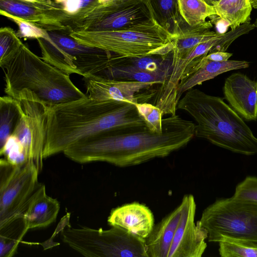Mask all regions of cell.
Here are the masks:
<instances>
[{
  "label": "cell",
  "mask_w": 257,
  "mask_h": 257,
  "mask_svg": "<svg viewBox=\"0 0 257 257\" xmlns=\"http://www.w3.org/2000/svg\"><path fill=\"white\" fill-rule=\"evenodd\" d=\"M162 123L161 132L146 127L99 133L78 141L63 153L79 163L104 162L128 167L167 157L185 147L195 136V124L176 114L163 118Z\"/></svg>",
  "instance_id": "cell-1"
},
{
  "label": "cell",
  "mask_w": 257,
  "mask_h": 257,
  "mask_svg": "<svg viewBox=\"0 0 257 257\" xmlns=\"http://www.w3.org/2000/svg\"><path fill=\"white\" fill-rule=\"evenodd\" d=\"M147 125L135 103L100 101L87 95L49 107L44 159L99 133L141 129Z\"/></svg>",
  "instance_id": "cell-2"
},
{
  "label": "cell",
  "mask_w": 257,
  "mask_h": 257,
  "mask_svg": "<svg viewBox=\"0 0 257 257\" xmlns=\"http://www.w3.org/2000/svg\"><path fill=\"white\" fill-rule=\"evenodd\" d=\"M177 109L187 112L195 120V137L235 153L257 154V138L222 98L193 88L180 99Z\"/></svg>",
  "instance_id": "cell-3"
},
{
  "label": "cell",
  "mask_w": 257,
  "mask_h": 257,
  "mask_svg": "<svg viewBox=\"0 0 257 257\" xmlns=\"http://www.w3.org/2000/svg\"><path fill=\"white\" fill-rule=\"evenodd\" d=\"M1 67L5 73V92L16 99L25 89L34 92L49 107L86 96L69 75L36 55L23 43Z\"/></svg>",
  "instance_id": "cell-4"
},
{
  "label": "cell",
  "mask_w": 257,
  "mask_h": 257,
  "mask_svg": "<svg viewBox=\"0 0 257 257\" xmlns=\"http://www.w3.org/2000/svg\"><path fill=\"white\" fill-rule=\"evenodd\" d=\"M78 43L123 57L150 54L172 41V36L152 19L124 29L108 31H71Z\"/></svg>",
  "instance_id": "cell-5"
},
{
  "label": "cell",
  "mask_w": 257,
  "mask_h": 257,
  "mask_svg": "<svg viewBox=\"0 0 257 257\" xmlns=\"http://www.w3.org/2000/svg\"><path fill=\"white\" fill-rule=\"evenodd\" d=\"M208 240H231L257 245V202L232 196L219 198L203 211L199 220Z\"/></svg>",
  "instance_id": "cell-6"
},
{
  "label": "cell",
  "mask_w": 257,
  "mask_h": 257,
  "mask_svg": "<svg viewBox=\"0 0 257 257\" xmlns=\"http://www.w3.org/2000/svg\"><path fill=\"white\" fill-rule=\"evenodd\" d=\"M67 32H48L52 40L37 39L42 58L70 75H96L116 60L117 55L78 43Z\"/></svg>",
  "instance_id": "cell-7"
},
{
  "label": "cell",
  "mask_w": 257,
  "mask_h": 257,
  "mask_svg": "<svg viewBox=\"0 0 257 257\" xmlns=\"http://www.w3.org/2000/svg\"><path fill=\"white\" fill-rule=\"evenodd\" d=\"M63 241L88 257H148L145 239L115 226L106 230L87 227L64 229Z\"/></svg>",
  "instance_id": "cell-8"
},
{
  "label": "cell",
  "mask_w": 257,
  "mask_h": 257,
  "mask_svg": "<svg viewBox=\"0 0 257 257\" xmlns=\"http://www.w3.org/2000/svg\"><path fill=\"white\" fill-rule=\"evenodd\" d=\"M34 162L29 160L13 165L0 160V228L23 217L27 205L40 183Z\"/></svg>",
  "instance_id": "cell-9"
},
{
  "label": "cell",
  "mask_w": 257,
  "mask_h": 257,
  "mask_svg": "<svg viewBox=\"0 0 257 257\" xmlns=\"http://www.w3.org/2000/svg\"><path fill=\"white\" fill-rule=\"evenodd\" d=\"M17 100L21 105V116L12 134L23 147L28 160H32L40 173L47 132L49 106L34 92L22 90Z\"/></svg>",
  "instance_id": "cell-10"
},
{
  "label": "cell",
  "mask_w": 257,
  "mask_h": 257,
  "mask_svg": "<svg viewBox=\"0 0 257 257\" xmlns=\"http://www.w3.org/2000/svg\"><path fill=\"white\" fill-rule=\"evenodd\" d=\"M98 6L72 23V31H108L124 29L152 19L146 0L114 11L104 12Z\"/></svg>",
  "instance_id": "cell-11"
},
{
  "label": "cell",
  "mask_w": 257,
  "mask_h": 257,
  "mask_svg": "<svg viewBox=\"0 0 257 257\" xmlns=\"http://www.w3.org/2000/svg\"><path fill=\"white\" fill-rule=\"evenodd\" d=\"M181 212L168 257H201L207 247V230L195 222L196 204L192 194L185 195Z\"/></svg>",
  "instance_id": "cell-12"
},
{
  "label": "cell",
  "mask_w": 257,
  "mask_h": 257,
  "mask_svg": "<svg viewBox=\"0 0 257 257\" xmlns=\"http://www.w3.org/2000/svg\"><path fill=\"white\" fill-rule=\"evenodd\" d=\"M86 95L100 101L127 102L136 104L147 102L154 98L157 84L111 79L96 75L83 77Z\"/></svg>",
  "instance_id": "cell-13"
},
{
  "label": "cell",
  "mask_w": 257,
  "mask_h": 257,
  "mask_svg": "<svg viewBox=\"0 0 257 257\" xmlns=\"http://www.w3.org/2000/svg\"><path fill=\"white\" fill-rule=\"evenodd\" d=\"M0 11L21 19L47 32L71 31V18L53 0L43 3L23 0H0Z\"/></svg>",
  "instance_id": "cell-14"
},
{
  "label": "cell",
  "mask_w": 257,
  "mask_h": 257,
  "mask_svg": "<svg viewBox=\"0 0 257 257\" xmlns=\"http://www.w3.org/2000/svg\"><path fill=\"white\" fill-rule=\"evenodd\" d=\"M224 98L247 120H257V80L241 73H234L225 80Z\"/></svg>",
  "instance_id": "cell-15"
},
{
  "label": "cell",
  "mask_w": 257,
  "mask_h": 257,
  "mask_svg": "<svg viewBox=\"0 0 257 257\" xmlns=\"http://www.w3.org/2000/svg\"><path fill=\"white\" fill-rule=\"evenodd\" d=\"M107 222L111 226L121 228L145 239L155 225L154 216L150 209L137 202L125 204L112 209L107 218Z\"/></svg>",
  "instance_id": "cell-16"
},
{
  "label": "cell",
  "mask_w": 257,
  "mask_h": 257,
  "mask_svg": "<svg viewBox=\"0 0 257 257\" xmlns=\"http://www.w3.org/2000/svg\"><path fill=\"white\" fill-rule=\"evenodd\" d=\"M248 62L228 60L217 62L200 58L188 74L180 82L177 89V101L178 102L182 94L195 86L213 79L227 71L248 68Z\"/></svg>",
  "instance_id": "cell-17"
},
{
  "label": "cell",
  "mask_w": 257,
  "mask_h": 257,
  "mask_svg": "<svg viewBox=\"0 0 257 257\" xmlns=\"http://www.w3.org/2000/svg\"><path fill=\"white\" fill-rule=\"evenodd\" d=\"M60 208L59 202L48 196L45 185L40 183L23 214L26 226L30 230L49 226L56 219Z\"/></svg>",
  "instance_id": "cell-18"
},
{
  "label": "cell",
  "mask_w": 257,
  "mask_h": 257,
  "mask_svg": "<svg viewBox=\"0 0 257 257\" xmlns=\"http://www.w3.org/2000/svg\"><path fill=\"white\" fill-rule=\"evenodd\" d=\"M181 208L180 203L154 225L151 233L145 239L148 257H168L180 218Z\"/></svg>",
  "instance_id": "cell-19"
},
{
  "label": "cell",
  "mask_w": 257,
  "mask_h": 257,
  "mask_svg": "<svg viewBox=\"0 0 257 257\" xmlns=\"http://www.w3.org/2000/svg\"><path fill=\"white\" fill-rule=\"evenodd\" d=\"M212 27L211 21L194 26H190L184 21L177 34L172 39L174 45L173 56L177 57L185 54L199 44L220 35L211 31Z\"/></svg>",
  "instance_id": "cell-20"
},
{
  "label": "cell",
  "mask_w": 257,
  "mask_h": 257,
  "mask_svg": "<svg viewBox=\"0 0 257 257\" xmlns=\"http://www.w3.org/2000/svg\"><path fill=\"white\" fill-rule=\"evenodd\" d=\"M155 21L172 37L175 36L184 21L181 17L178 0H146Z\"/></svg>",
  "instance_id": "cell-21"
},
{
  "label": "cell",
  "mask_w": 257,
  "mask_h": 257,
  "mask_svg": "<svg viewBox=\"0 0 257 257\" xmlns=\"http://www.w3.org/2000/svg\"><path fill=\"white\" fill-rule=\"evenodd\" d=\"M117 59L112 65L96 75L117 80L152 82L160 85L164 82L170 73L169 71L150 72L144 71L130 66L119 64L116 62Z\"/></svg>",
  "instance_id": "cell-22"
},
{
  "label": "cell",
  "mask_w": 257,
  "mask_h": 257,
  "mask_svg": "<svg viewBox=\"0 0 257 257\" xmlns=\"http://www.w3.org/2000/svg\"><path fill=\"white\" fill-rule=\"evenodd\" d=\"M213 6L216 15L231 29L250 21L252 8L250 0H219Z\"/></svg>",
  "instance_id": "cell-23"
},
{
  "label": "cell",
  "mask_w": 257,
  "mask_h": 257,
  "mask_svg": "<svg viewBox=\"0 0 257 257\" xmlns=\"http://www.w3.org/2000/svg\"><path fill=\"white\" fill-rule=\"evenodd\" d=\"M19 100L10 96L0 97V148L12 135L21 116Z\"/></svg>",
  "instance_id": "cell-24"
},
{
  "label": "cell",
  "mask_w": 257,
  "mask_h": 257,
  "mask_svg": "<svg viewBox=\"0 0 257 257\" xmlns=\"http://www.w3.org/2000/svg\"><path fill=\"white\" fill-rule=\"evenodd\" d=\"M180 14L190 26L205 22L206 18L217 16L213 6L204 0H178Z\"/></svg>",
  "instance_id": "cell-25"
},
{
  "label": "cell",
  "mask_w": 257,
  "mask_h": 257,
  "mask_svg": "<svg viewBox=\"0 0 257 257\" xmlns=\"http://www.w3.org/2000/svg\"><path fill=\"white\" fill-rule=\"evenodd\" d=\"M28 230L23 217L0 228L1 256L10 257L15 254L19 243Z\"/></svg>",
  "instance_id": "cell-26"
},
{
  "label": "cell",
  "mask_w": 257,
  "mask_h": 257,
  "mask_svg": "<svg viewBox=\"0 0 257 257\" xmlns=\"http://www.w3.org/2000/svg\"><path fill=\"white\" fill-rule=\"evenodd\" d=\"M222 257H257V245L243 241L227 240L218 242Z\"/></svg>",
  "instance_id": "cell-27"
},
{
  "label": "cell",
  "mask_w": 257,
  "mask_h": 257,
  "mask_svg": "<svg viewBox=\"0 0 257 257\" xmlns=\"http://www.w3.org/2000/svg\"><path fill=\"white\" fill-rule=\"evenodd\" d=\"M17 33L9 27L0 29V66L5 64L19 50L22 44Z\"/></svg>",
  "instance_id": "cell-28"
},
{
  "label": "cell",
  "mask_w": 257,
  "mask_h": 257,
  "mask_svg": "<svg viewBox=\"0 0 257 257\" xmlns=\"http://www.w3.org/2000/svg\"><path fill=\"white\" fill-rule=\"evenodd\" d=\"M135 105L147 127L152 132H161L163 128V114L160 108L146 102L137 103Z\"/></svg>",
  "instance_id": "cell-29"
},
{
  "label": "cell",
  "mask_w": 257,
  "mask_h": 257,
  "mask_svg": "<svg viewBox=\"0 0 257 257\" xmlns=\"http://www.w3.org/2000/svg\"><path fill=\"white\" fill-rule=\"evenodd\" d=\"M0 14L17 25L19 28L17 35L19 38H33L37 40L42 39L47 42L51 40L48 32L47 31L5 12L0 11Z\"/></svg>",
  "instance_id": "cell-30"
},
{
  "label": "cell",
  "mask_w": 257,
  "mask_h": 257,
  "mask_svg": "<svg viewBox=\"0 0 257 257\" xmlns=\"http://www.w3.org/2000/svg\"><path fill=\"white\" fill-rule=\"evenodd\" d=\"M0 154L1 156L4 155L5 159L13 165H22L29 160L23 147L13 135L8 139L4 146L0 148Z\"/></svg>",
  "instance_id": "cell-31"
},
{
  "label": "cell",
  "mask_w": 257,
  "mask_h": 257,
  "mask_svg": "<svg viewBox=\"0 0 257 257\" xmlns=\"http://www.w3.org/2000/svg\"><path fill=\"white\" fill-rule=\"evenodd\" d=\"M98 5L97 0H65L60 6L71 18V26L73 22L81 18Z\"/></svg>",
  "instance_id": "cell-32"
},
{
  "label": "cell",
  "mask_w": 257,
  "mask_h": 257,
  "mask_svg": "<svg viewBox=\"0 0 257 257\" xmlns=\"http://www.w3.org/2000/svg\"><path fill=\"white\" fill-rule=\"evenodd\" d=\"M254 24L247 22L234 29L221 35L217 43L211 49L209 53L215 52H225L229 45L239 37L248 33L255 28Z\"/></svg>",
  "instance_id": "cell-33"
},
{
  "label": "cell",
  "mask_w": 257,
  "mask_h": 257,
  "mask_svg": "<svg viewBox=\"0 0 257 257\" xmlns=\"http://www.w3.org/2000/svg\"><path fill=\"white\" fill-rule=\"evenodd\" d=\"M232 196L257 202V176H246L236 186Z\"/></svg>",
  "instance_id": "cell-34"
},
{
  "label": "cell",
  "mask_w": 257,
  "mask_h": 257,
  "mask_svg": "<svg viewBox=\"0 0 257 257\" xmlns=\"http://www.w3.org/2000/svg\"><path fill=\"white\" fill-rule=\"evenodd\" d=\"M232 55V54L226 52H215L207 54L204 58L211 61L221 62L229 60Z\"/></svg>",
  "instance_id": "cell-35"
},
{
  "label": "cell",
  "mask_w": 257,
  "mask_h": 257,
  "mask_svg": "<svg viewBox=\"0 0 257 257\" xmlns=\"http://www.w3.org/2000/svg\"><path fill=\"white\" fill-rule=\"evenodd\" d=\"M27 2L33 3H43L47 2L48 0H23Z\"/></svg>",
  "instance_id": "cell-36"
},
{
  "label": "cell",
  "mask_w": 257,
  "mask_h": 257,
  "mask_svg": "<svg viewBox=\"0 0 257 257\" xmlns=\"http://www.w3.org/2000/svg\"><path fill=\"white\" fill-rule=\"evenodd\" d=\"M252 7L254 9H257V0H250Z\"/></svg>",
  "instance_id": "cell-37"
},
{
  "label": "cell",
  "mask_w": 257,
  "mask_h": 257,
  "mask_svg": "<svg viewBox=\"0 0 257 257\" xmlns=\"http://www.w3.org/2000/svg\"><path fill=\"white\" fill-rule=\"evenodd\" d=\"M208 4L213 6L214 4L219 0H204Z\"/></svg>",
  "instance_id": "cell-38"
},
{
  "label": "cell",
  "mask_w": 257,
  "mask_h": 257,
  "mask_svg": "<svg viewBox=\"0 0 257 257\" xmlns=\"http://www.w3.org/2000/svg\"><path fill=\"white\" fill-rule=\"evenodd\" d=\"M255 28H257V18L255 19L254 23H253Z\"/></svg>",
  "instance_id": "cell-39"
}]
</instances>
